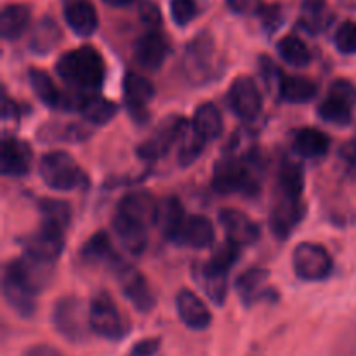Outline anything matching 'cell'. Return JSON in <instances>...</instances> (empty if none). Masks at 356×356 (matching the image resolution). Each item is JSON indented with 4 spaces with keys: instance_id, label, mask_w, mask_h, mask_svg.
<instances>
[{
    "instance_id": "obj_1",
    "label": "cell",
    "mask_w": 356,
    "mask_h": 356,
    "mask_svg": "<svg viewBox=\"0 0 356 356\" xmlns=\"http://www.w3.org/2000/svg\"><path fill=\"white\" fill-rule=\"evenodd\" d=\"M56 72L65 82L82 92L92 94L99 89L106 76V65L99 52L90 45L65 52L56 63Z\"/></svg>"
},
{
    "instance_id": "obj_2",
    "label": "cell",
    "mask_w": 356,
    "mask_h": 356,
    "mask_svg": "<svg viewBox=\"0 0 356 356\" xmlns=\"http://www.w3.org/2000/svg\"><path fill=\"white\" fill-rule=\"evenodd\" d=\"M212 186L219 195L240 193L254 197L259 193V181L254 172V162L250 153L247 156H225L214 167Z\"/></svg>"
},
{
    "instance_id": "obj_3",
    "label": "cell",
    "mask_w": 356,
    "mask_h": 356,
    "mask_svg": "<svg viewBox=\"0 0 356 356\" xmlns=\"http://www.w3.org/2000/svg\"><path fill=\"white\" fill-rule=\"evenodd\" d=\"M52 325L56 332L68 343L80 344L89 339L92 332L89 320V308L75 296L61 298L52 309Z\"/></svg>"
},
{
    "instance_id": "obj_4",
    "label": "cell",
    "mask_w": 356,
    "mask_h": 356,
    "mask_svg": "<svg viewBox=\"0 0 356 356\" xmlns=\"http://www.w3.org/2000/svg\"><path fill=\"white\" fill-rule=\"evenodd\" d=\"M42 181L54 191H70L83 186L86 174L72 155L65 152L47 153L40 160Z\"/></svg>"
},
{
    "instance_id": "obj_5",
    "label": "cell",
    "mask_w": 356,
    "mask_h": 356,
    "mask_svg": "<svg viewBox=\"0 0 356 356\" xmlns=\"http://www.w3.org/2000/svg\"><path fill=\"white\" fill-rule=\"evenodd\" d=\"M356 106V87L350 80L339 79L330 83L325 99L318 106V117L327 124L350 125Z\"/></svg>"
},
{
    "instance_id": "obj_6",
    "label": "cell",
    "mask_w": 356,
    "mask_h": 356,
    "mask_svg": "<svg viewBox=\"0 0 356 356\" xmlns=\"http://www.w3.org/2000/svg\"><path fill=\"white\" fill-rule=\"evenodd\" d=\"M90 329L108 341H120L127 336V325L117 305L106 292H97L89 305Z\"/></svg>"
},
{
    "instance_id": "obj_7",
    "label": "cell",
    "mask_w": 356,
    "mask_h": 356,
    "mask_svg": "<svg viewBox=\"0 0 356 356\" xmlns=\"http://www.w3.org/2000/svg\"><path fill=\"white\" fill-rule=\"evenodd\" d=\"M292 266L296 277L305 282H322L330 277L334 263L325 247L318 243L302 242L292 254Z\"/></svg>"
},
{
    "instance_id": "obj_8",
    "label": "cell",
    "mask_w": 356,
    "mask_h": 356,
    "mask_svg": "<svg viewBox=\"0 0 356 356\" xmlns=\"http://www.w3.org/2000/svg\"><path fill=\"white\" fill-rule=\"evenodd\" d=\"M111 270L115 271V277H117L124 296L138 312L148 313L155 308V296H153L146 278L136 268L120 259Z\"/></svg>"
},
{
    "instance_id": "obj_9",
    "label": "cell",
    "mask_w": 356,
    "mask_h": 356,
    "mask_svg": "<svg viewBox=\"0 0 356 356\" xmlns=\"http://www.w3.org/2000/svg\"><path fill=\"white\" fill-rule=\"evenodd\" d=\"M2 289H3V298L9 302L10 308L21 315L23 318H30L35 313V298L37 292L23 280V277L17 271L16 263L10 261L6 268H3V277H2Z\"/></svg>"
},
{
    "instance_id": "obj_10",
    "label": "cell",
    "mask_w": 356,
    "mask_h": 356,
    "mask_svg": "<svg viewBox=\"0 0 356 356\" xmlns=\"http://www.w3.org/2000/svg\"><path fill=\"white\" fill-rule=\"evenodd\" d=\"M216 51L209 37H198L188 47L184 54V72L193 83L209 82L216 76Z\"/></svg>"
},
{
    "instance_id": "obj_11",
    "label": "cell",
    "mask_w": 356,
    "mask_h": 356,
    "mask_svg": "<svg viewBox=\"0 0 356 356\" xmlns=\"http://www.w3.org/2000/svg\"><path fill=\"white\" fill-rule=\"evenodd\" d=\"M228 104L242 120H254L263 108V94L250 76H238L228 90Z\"/></svg>"
},
{
    "instance_id": "obj_12",
    "label": "cell",
    "mask_w": 356,
    "mask_h": 356,
    "mask_svg": "<svg viewBox=\"0 0 356 356\" xmlns=\"http://www.w3.org/2000/svg\"><path fill=\"white\" fill-rule=\"evenodd\" d=\"M183 124L184 118L181 117H169L160 122V125L152 132V136L138 146V155L143 160L162 159L174 145H177V138L181 134Z\"/></svg>"
},
{
    "instance_id": "obj_13",
    "label": "cell",
    "mask_w": 356,
    "mask_h": 356,
    "mask_svg": "<svg viewBox=\"0 0 356 356\" xmlns=\"http://www.w3.org/2000/svg\"><path fill=\"white\" fill-rule=\"evenodd\" d=\"M66 111H76L83 120L94 125H104L117 115L118 108L113 101H108L96 94H70Z\"/></svg>"
},
{
    "instance_id": "obj_14",
    "label": "cell",
    "mask_w": 356,
    "mask_h": 356,
    "mask_svg": "<svg viewBox=\"0 0 356 356\" xmlns=\"http://www.w3.org/2000/svg\"><path fill=\"white\" fill-rule=\"evenodd\" d=\"M306 214V207L301 198L280 197L270 214V229L277 238L285 240L302 221Z\"/></svg>"
},
{
    "instance_id": "obj_15",
    "label": "cell",
    "mask_w": 356,
    "mask_h": 356,
    "mask_svg": "<svg viewBox=\"0 0 356 356\" xmlns=\"http://www.w3.org/2000/svg\"><path fill=\"white\" fill-rule=\"evenodd\" d=\"M167 54H169V44L165 37L156 30L146 31L134 42V61L149 72L162 68Z\"/></svg>"
},
{
    "instance_id": "obj_16",
    "label": "cell",
    "mask_w": 356,
    "mask_h": 356,
    "mask_svg": "<svg viewBox=\"0 0 356 356\" xmlns=\"http://www.w3.org/2000/svg\"><path fill=\"white\" fill-rule=\"evenodd\" d=\"M31 148L21 139L7 136L0 146V170L3 176L21 177L28 174L31 167Z\"/></svg>"
},
{
    "instance_id": "obj_17",
    "label": "cell",
    "mask_w": 356,
    "mask_h": 356,
    "mask_svg": "<svg viewBox=\"0 0 356 356\" xmlns=\"http://www.w3.org/2000/svg\"><path fill=\"white\" fill-rule=\"evenodd\" d=\"M219 222H221L229 242L236 243L240 247L252 245L261 236L259 226L249 216L235 211V209H222L219 212Z\"/></svg>"
},
{
    "instance_id": "obj_18",
    "label": "cell",
    "mask_w": 356,
    "mask_h": 356,
    "mask_svg": "<svg viewBox=\"0 0 356 356\" xmlns=\"http://www.w3.org/2000/svg\"><path fill=\"white\" fill-rule=\"evenodd\" d=\"M63 233L65 232H61V229L42 225L37 232L31 233L24 240V250H26L24 254L54 263L65 249V235Z\"/></svg>"
},
{
    "instance_id": "obj_19",
    "label": "cell",
    "mask_w": 356,
    "mask_h": 356,
    "mask_svg": "<svg viewBox=\"0 0 356 356\" xmlns=\"http://www.w3.org/2000/svg\"><path fill=\"white\" fill-rule=\"evenodd\" d=\"M153 97H155V87L148 79L132 72L124 76V101L136 120L146 118V113H148L146 108L152 103Z\"/></svg>"
},
{
    "instance_id": "obj_20",
    "label": "cell",
    "mask_w": 356,
    "mask_h": 356,
    "mask_svg": "<svg viewBox=\"0 0 356 356\" xmlns=\"http://www.w3.org/2000/svg\"><path fill=\"white\" fill-rule=\"evenodd\" d=\"M170 242L191 249H207L214 243V226L204 216H186Z\"/></svg>"
},
{
    "instance_id": "obj_21",
    "label": "cell",
    "mask_w": 356,
    "mask_h": 356,
    "mask_svg": "<svg viewBox=\"0 0 356 356\" xmlns=\"http://www.w3.org/2000/svg\"><path fill=\"white\" fill-rule=\"evenodd\" d=\"M176 309L181 322L191 330H205L212 322V315L207 306L195 292L183 289L176 298Z\"/></svg>"
},
{
    "instance_id": "obj_22",
    "label": "cell",
    "mask_w": 356,
    "mask_h": 356,
    "mask_svg": "<svg viewBox=\"0 0 356 356\" xmlns=\"http://www.w3.org/2000/svg\"><path fill=\"white\" fill-rule=\"evenodd\" d=\"M113 232L120 245L132 256H141L148 247V226L124 214L115 216Z\"/></svg>"
},
{
    "instance_id": "obj_23",
    "label": "cell",
    "mask_w": 356,
    "mask_h": 356,
    "mask_svg": "<svg viewBox=\"0 0 356 356\" xmlns=\"http://www.w3.org/2000/svg\"><path fill=\"white\" fill-rule=\"evenodd\" d=\"M63 14L66 24L79 37H90L99 26V17L89 0H66Z\"/></svg>"
},
{
    "instance_id": "obj_24",
    "label": "cell",
    "mask_w": 356,
    "mask_h": 356,
    "mask_svg": "<svg viewBox=\"0 0 356 356\" xmlns=\"http://www.w3.org/2000/svg\"><path fill=\"white\" fill-rule=\"evenodd\" d=\"M159 202L148 191H134L125 195L118 204V214H124L134 221L149 226L155 225Z\"/></svg>"
},
{
    "instance_id": "obj_25",
    "label": "cell",
    "mask_w": 356,
    "mask_h": 356,
    "mask_svg": "<svg viewBox=\"0 0 356 356\" xmlns=\"http://www.w3.org/2000/svg\"><path fill=\"white\" fill-rule=\"evenodd\" d=\"M268 277H270V273H268V270H263V268H250V270L243 271L240 275L235 287L243 305H256L257 301H263V299L268 298V294L273 292L266 285Z\"/></svg>"
},
{
    "instance_id": "obj_26",
    "label": "cell",
    "mask_w": 356,
    "mask_h": 356,
    "mask_svg": "<svg viewBox=\"0 0 356 356\" xmlns=\"http://www.w3.org/2000/svg\"><path fill=\"white\" fill-rule=\"evenodd\" d=\"M14 263H16V268L21 277H23V280L37 294L51 284L52 275H54V263H51V261L38 259V257L30 256V254H24L23 257L16 259Z\"/></svg>"
},
{
    "instance_id": "obj_27",
    "label": "cell",
    "mask_w": 356,
    "mask_h": 356,
    "mask_svg": "<svg viewBox=\"0 0 356 356\" xmlns=\"http://www.w3.org/2000/svg\"><path fill=\"white\" fill-rule=\"evenodd\" d=\"M28 80H30L31 90H33L35 96L38 97L40 103L52 108V110L66 111V106H68V94H63L58 89V86L49 76V73H45L44 70L33 68L28 73Z\"/></svg>"
},
{
    "instance_id": "obj_28",
    "label": "cell",
    "mask_w": 356,
    "mask_h": 356,
    "mask_svg": "<svg viewBox=\"0 0 356 356\" xmlns=\"http://www.w3.org/2000/svg\"><path fill=\"white\" fill-rule=\"evenodd\" d=\"M193 280L216 306L225 305L226 296H228V277L226 275L216 273L205 263L195 264Z\"/></svg>"
},
{
    "instance_id": "obj_29",
    "label": "cell",
    "mask_w": 356,
    "mask_h": 356,
    "mask_svg": "<svg viewBox=\"0 0 356 356\" xmlns=\"http://www.w3.org/2000/svg\"><path fill=\"white\" fill-rule=\"evenodd\" d=\"M292 148L305 159H320L329 153L330 139L318 129L305 127L296 131L294 138H292Z\"/></svg>"
},
{
    "instance_id": "obj_30",
    "label": "cell",
    "mask_w": 356,
    "mask_h": 356,
    "mask_svg": "<svg viewBox=\"0 0 356 356\" xmlns=\"http://www.w3.org/2000/svg\"><path fill=\"white\" fill-rule=\"evenodd\" d=\"M318 94V86L312 79L299 75H285L282 80L278 96L282 101L292 104H305L313 101Z\"/></svg>"
},
{
    "instance_id": "obj_31",
    "label": "cell",
    "mask_w": 356,
    "mask_h": 356,
    "mask_svg": "<svg viewBox=\"0 0 356 356\" xmlns=\"http://www.w3.org/2000/svg\"><path fill=\"white\" fill-rule=\"evenodd\" d=\"M184 219H186V212H184L183 204H181L176 197H167L159 202L155 225L159 226L162 235H165L167 238H174L177 229H179L181 225L184 222Z\"/></svg>"
},
{
    "instance_id": "obj_32",
    "label": "cell",
    "mask_w": 356,
    "mask_h": 356,
    "mask_svg": "<svg viewBox=\"0 0 356 356\" xmlns=\"http://www.w3.org/2000/svg\"><path fill=\"white\" fill-rule=\"evenodd\" d=\"M80 256L90 264H108L110 268H113L120 261V257L115 254L113 247H111L110 236L104 232L94 233L82 245Z\"/></svg>"
},
{
    "instance_id": "obj_33",
    "label": "cell",
    "mask_w": 356,
    "mask_h": 356,
    "mask_svg": "<svg viewBox=\"0 0 356 356\" xmlns=\"http://www.w3.org/2000/svg\"><path fill=\"white\" fill-rule=\"evenodd\" d=\"M30 24V9L21 3H10L3 7L0 16V35L3 40H17L23 37Z\"/></svg>"
},
{
    "instance_id": "obj_34",
    "label": "cell",
    "mask_w": 356,
    "mask_h": 356,
    "mask_svg": "<svg viewBox=\"0 0 356 356\" xmlns=\"http://www.w3.org/2000/svg\"><path fill=\"white\" fill-rule=\"evenodd\" d=\"M205 143L207 141L198 134L193 124L184 120L181 134L177 138V162H179V165L190 167L202 155V152L205 148Z\"/></svg>"
},
{
    "instance_id": "obj_35",
    "label": "cell",
    "mask_w": 356,
    "mask_h": 356,
    "mask_svg": "<svg viewBox=\"0 0 356 356\" xmlns=\"http://www.w3.org/2000/svg\"><path fill=\"white\" fill-rule=\"evenodd\" d=\"M193 127L205 141H214L222 134V117L214 103H204L195 110Z\"/></svg>"
},
{
    "instance_id": "obj_36",
    "label": "cell",
    "mask_w": 356,
    "mask_h": 356,
    "mask_svg": "<svg viewBox=\"0 0 356 356\" xmlns=\"http://www.w3.org/2000/svg\"><path fill=\"white\" fill-rule=\"evenodd\" d=\"M92 134L87 125L80 124H49L38 131V139L45 143H80Z\"/></svg>"
},
{
    "instance_id": "obj_37",
    "label": "cell",
    "mask_w": 356,
    "mask_h": 356,
    "mask_svg": "<svg viewBox=\"0 0 356 356\" xmlns=\"http://www.w3.org/2000/svg\"><path fill=\"white\" fill-rule=\"evenodd\" d=\"M61 42V30L51 17H44L33 28L30 37V49L35 54H49Z\"/></svg>"
},
{
    "instance_id": "obj_38",
    "label": "cell",
    "mask_w": 356,
    "mask_h": 356,
    "mask_svg": "<svg viewBox=\"0 0 356 356\" xmlns=\"http://www.w3.org/2000/svg\"><path fill=\"white\" fill-rule=\"evenodd\" d=\"M330 13L325 0H302L299 24L312 35L325 30L330 23Z\"/></svg>"
},
{
    "instance_id": "obj_39",
    "label": "cell",
    "mask_w": 356,
    "mask_h": 356,
    "mask_svg": "<svg viewBox=\"0 0 356 356\" xmlns=\"http://www.w3.org/2000/svg\"><path fill=\"white\" fill-rule=\"evenodd\" d=\"M278 190L282 197L287 198H301L305 190V169L301 163L285 160L278 172Z\"/></svg>"
},
{
    "instance_id": "obj_40",
    "label": "cell",
    "mask_w": 356,
    "mask_h": 356,
    "mask_svg": "<svg viewBox=\"0 0 356 356\" xmlns=\"http://www.w3.org/2000/svg\"><path fill=\"white\" fill-rule=\"evenodd\" d=\"M38 211L42 214V225L65 232L72 221V209L70 204L56 198H44L38 202Z\"/></svg>"
},
{
    "instance_id": "obj_41",
    "label": "cell",
    "mask_w": 356,
    "mask_h": 356,
    "mask_svg": "<svg viewBox=\"0 0 356 356\" xmlns=\"http://www.w3.org/2000/svg\"><path fill=\"white\" fill-rule=\"evenodd\" d=\"M277 51L287 65L296 66V68H305L312 63V52L308 45L296 35H287L282 38L277 44Z\"/></svg>"
},
{
    "instance_id": "obj_42",
    "label": "cell",
    "mask_w": 356,
    "mask_h": 356,
    "mask_svg": "<svg viewBox=\"0 0 356 356\" xmlns=\"http://www.w3.org/2000/svg\"><path fill=\"white\" fill-rule=\"evenodd\" d=\"M238 257H240V245H236V243L229 242L228 240V242L222 243V245H219L218 249L214 250L211 259H209L205 264H207L212 271H216V273H221L228 277L229 270L235 266Z\"/></svg>"
},
{
    "instance_id": "obj_43",
    "label": "cell",
    "mask_w": 356,
    "mask_h": 356,
    "mask_svg": "<svg viewBox=\"0 0 356 356\" xmlns=\"http://www.w3.org/2000/svg\"><path fill=\"white\" fill-rule=\"evenodd\" d=\"M334 44L341 54H356V23L344 21L334 35Z\"/></svg>"
},
{
    "instance_id": "obj_44",
    "label": "cell",
    "mask_w": 356,
    "mask_h": 356,
    "mask_svg": "<svg viewBox=\"0 0 356 356\" xmlns=\"http://www.w3.org/2000/svg\"><path fill=\"white\" fill-rule=\"evenodd\" d=\"M259 72L264 80V86L268 87V90H270V92L278 94V90H280V86H282V80H284L285 75L282 73V70L278 68L277 63H275L271 58H268V56H261Z\"/></svg>"
},
{
    "instance_id": "obj_45",
    "label": "cell",
    "mask_w": 356,
    "mask_h": 356,
    "mask_svg": "<svg viewBox=\"0 0 356 356\" xmlns=\"http://www.w3.org/2000/svg\"><path fill=\"white\" fill-rule=\"evenodd\" d=\"M170 16L177 26H186L197 16L195 0H170Z\"/></svg>"
},
{
    "instance_id": "obj_46",
    "label": "cell",
    "mask_w": 356,
    "mask_h": 356,
    "mask_svg": "<svg viewBox=\"0 0 356 356\" xmlns=\"http://www.w3.org/2000/svg\"><path fill=\"white\" fill-rule=\"evenodd\" d=\"M259 14L261 21H263V28L266 30L268 35H273L284 24V13H282V7L277 6V3H273V6H263Z\"/></svg>"
},
{
    "instance_id": "obj_47",
    "label": "cell",
    "mask_w": 356,
    "mask_h": 356,
    "mask_svg": "<svg viewBox=\"0 0 356 356\" xmlns=\"http://www.w3.org/2000/svg\"><path fill=\"white\" fill-rule=\"evenodd\" d=\"M139 17H141L143 23L146 26H149L152 30H155L160 23H162V14L156 3L149 2V0H143L141 6H139Z\"/></svg>"
},
{
    "instance_id": "obj_48",
    "label": "cell",
    "mask_w": 356,
    "mask_h": 356,
    "mask_svg": "<svg viewBox=\"0 0 356 356\" xmlns=\"http://www.w3.org/2000/svg\"><path fill=\"white\" fill-rule=\"evenodd\" d=\"M341 160H343L344 170H346L348 176L351 179H356V138L353 141L346 143V145L341 148Z\"/></svg>"
},
{
    "instance_id": "obj_49",
    "label": "cell",
    "mask_w": 356,
    "mask_h": 356,
    "mask_svg": "<svg viewBox=\"0 0 356 356\" xmlns=\"http://www.w3.org/2000/svg\"><path fill=\"white\" fill-rule=\"evenodd\" d=\"M160 344H162L160 337H148L136 343L127 356H155L159 353Z\"/></svg>"
},
{
    "instance_id": "obj_50",
    "label": "cell",
    "mask_w": 356,
    "mask_h": 356,
    "mask_svg": "<svg viewBox=\"0 0 356 356\" xmlns=\"http://www.w3.org/2000/svg\"><path fill=\"white\" fill-rule=\"evenodd\" d=\"M226 3L236 14H254L263 9L261 0H226Z\"/></svg>"
},
{
    "instance_id": "obj_51",
    "label": "cell",
    "mask_w": 356,
    "mask_h": 356,
    "mask_svg": "<svg viewBox=\"0 0 356 356\" xmlns=\"http://www.w3.org/2000/svg\"><path fill=\"white\" fill-rule=\"evenodd\" d=\"M21 356H65L59 350H56L51 344H35L30 346L28 350H24V353Z\"/></svg>"
},
{
    "instance_id": "obj_52",
    "label": "cell",
    "mask_w": 356,
    "mask_h": 356,
    "mask_svg": "<svg viewBox=\"0 0 356 356\" xmlns=\"http://www.w3.org/2000/svg\"><path fill=\"white\" fill-rule=\"evenodd\" d=\"M17 118H19V110H17V104L14 103L13 99H9V97H3V104H2V120L3 124L9 120L13 122H17Z\"/></svg>"
},
{
    "instance_id": "obj_53",
    "label": "cell",
    "mask_w": 356,
    "mask_h": 356,
    "mask_svg": "<svg viewBox=\"0 0 356 356\" xmlns=\"http://www.w3.org/2000/svg\"><path fill=\"white\" fill-rule=\"evenodd\" d=\"M104 2L111 7H125V6H131V3H134L136 0H104Z\"/></svg>"
},
{
    "instance_id": "obj_54",
    "label": "cell",
    "mask_w": 356,
    "mask_h": 356,
    "mask_svg": "<svg viewBox=\"0 0 356 356\" xmlns=\"http://www.w3.org/2000/svg\"><path fill=\"white\" fill-rule=\"evenodd\" d=\"M337 2H339L343 7H346V9H351V10L356 9V0H337Z\"/></svg>"
},
{
    "instance_id": "obj_55",
    "label": "cell",
    "mask_w": 356,
    "mask_h": 356,
    "mask_svg": "<svg viewBox=\"0 0 356 356\" xmlns=\"http://www.w3.org/2000/svg\"><path fill=\"white\" fill-rule=\"evenodd\" d=\"M250 356H256V355H250Z\"/></svg>"
}]
</instances>
